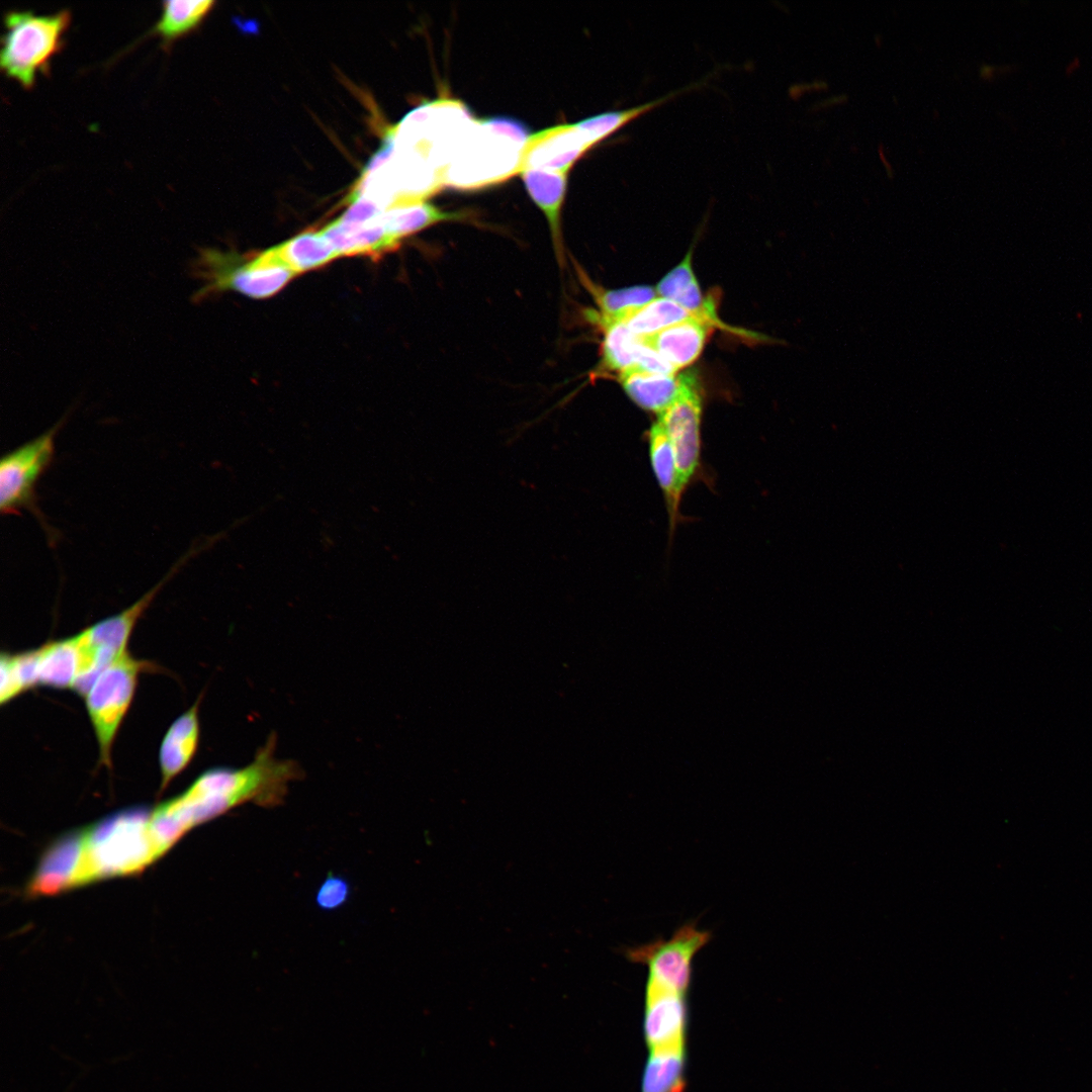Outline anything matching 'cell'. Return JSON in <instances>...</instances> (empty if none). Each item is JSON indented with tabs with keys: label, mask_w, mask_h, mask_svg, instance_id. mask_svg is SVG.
<instances>
[{
	"label": "cell",
	"mask_w": 1092,
	"mask_h": 1092,
	"mask_svg": "<svg viewBox=\"0 0 1092 1092\" xmlns=\"http://www.w3.org/2000/svg\"><path fill=\"white\" fill-rule=\"evenodd\" d=\"M274 737L242 768L215 767L201 774L180 796L160 810L184 834L192 827L251 802L273 807L283 801L288 785L298 779L299 766L275 756Z\"/></svg>",
	"instance_id": "obj_1"
},
{
	"label": "cell",
	"mask_w": 1092,
	"mask_h": 1092,
	"mask_svg": "<svg viewBox=\"0 0 1092 1092\" xmlns=\"http://www.w3.org/2000/svg\"><path fill=\"white\" fill-rule=\"evenodd\" d=\"M350 885L342 876L329 874L315 894L316 905L326 911L343 906L349 899Z\"/></svg>",
	"instance_id": "obj_27"
},
{
	"label": "cell",
	"mask_w": 1092,
	"mask_h": 1092,
	"mask_svg": "<svg viewBox=\"0 0 1092 1092\" xmlns=\"http://www.w3.org/2000/svg\"><path fill=\"white\" fill-rule=\"evenodd\" d=\"M655 289L660 297L676 302L709 327L715 326L744 337L752 336L751 333L727 326L718 317L713 298L705 297L694 273L692 251L661 278Z\"/></svg>",
	"instance_id": "obj_12"
},
{
	"label": "cell",
	"mask_w": 1092,
	"mask_h": 1092,
	"mask_svg": "<svg viewBox=\"0 0 1092 1092\" xmlns=\"http://www.w3.org/2000/svg\"><path fill=\"white\" fill-rule=\"evenodd\" d=\"M348 202L349 207L336 219L341 223H368L376 220L385 211L377 203L365 197H357Z\"/></svg>",
	"instance_id": "obj_28"
},
{
	"label": "cell",
	"mask_w": 1092,
	"mask_h": 1092,
	"mask_svg": "<svg viewBox=\"0 0 1092 1092\" xmlns=\"http://www.w3.org/2000/svg\"><path fill=\"white\" fill-rule=\"evenodd\" d=\"M70 23L68 10L52 15L11 10L4 15L0 66L10 78L29 89L36 71L47 73L49 61L62 47V34Z\"/></svg>",
	"instance_id": "obj_3"
},
{
	"label": "cell",
	"mask_w": 1092,
	"mask_h": 1092,
	"mask_svg": "<svg viewBox=\"0 0 1092 1092\" xmlns=\"http://www.w3.org/2000/svg\"><path fill=\"white\" fill-rule=\"evenodd\" d=\"M211 0H168L163 2L162 15L153 28L165 43L196 27L213 5Z\"/></svg>",
	"instance_id": "obj_25"
},
{
	"label": "cell",
	"mask_w": 1092,
	"mask_h": 1092,
	"mask_svg": "<svg viewBox=\"0 0 1092 1092\" xmlns=\"http://www.w3.org/2000/svg\"><path fill=\"white\" fill-rule=\"evenodd\" d=\"M686 1058V1046L650 1051L641 1092H684Z\"/></svg>",
	"instance_id": "obj_23"
},
{
	"label": "cell",
	"mask_w": 1092,
	"mask_h": 1092,
	"mask_svg": "<svg viewBox=\"0 0 1092 1092\" xmlns=\"http://www.w3.org/2000/svg\"><path fill=\"white\" fill-rule=\"evenodd\" d=\"M63 420L36 438L4 454L0 460V512L19 515L31 512L53 535L37 507L35 487L55 455V438Z\"/></svg>",
	"instance_id": "obj_7"
},
{
	"label": "cell",
	"mask_w": 1092,
	"mask_h": 1092,
	"mask_svg": "<svg viewBox=\"0 0 1092 1092\" xmlns=\"http://www.w3.org/2000/svg\"><path fill=\"white\" fill-rule=\"evenodd\" d=\"M469 213L463 210L445 211L424 201L397 205L386 209L377 220L396 241L443 221L464 220Z\"/></svg>",
	"instance_id": "obj_19"
},
{
	"label": "cell",
	"mask_w": 1092,
	"mask_h": 1092,
	"mask_svg": "<svg viewBox=\"0 0 1092 1092\" xmlns=\"http://www.w3.org/2000/svg\"><path fill=\"white\" fill-rule=\"evenodd\" d=\"M196 702L167 730L159 751L161 791L192 760L198 745L199 720Z\"/></svg>",
	"instance_id": "obj_14"
},
{
	"label": "cell",
	"mask_w": 1092,
	"mask_h": 1092,
	"mask_svg": "<svg viewBox=\"0 0 1092 1092\" xmlns=\"http://www.w3.org/2000/svg\"><path fill=\"white\" fill-rule=\"evenodd\" d=\"M690 318L696 317L676 302L656 297L627 313L620 321H623L635 335L647 337Z\"/></svg>",
	"instance_id": "obj_24"
},
{
	"label": "cell",
	"mask_w": 1092,
	"mask_h": 1092,
	"mask_svg": "<svg viewBox=\"0 0 1092 1092\" xmlns=\"http://www.w3.org/2000/svg\"><path fill=\"white\" fill-rule=\"evenodd\" d=\"M520 175L530 197L544 213L556 258L562 267L565 251L561 232V210L566 195L568 173L526 169Z\"/></svg>",
	"instance_id": "obj_13"
},
{
	"label": "cell",
	"mask_w": 1092,
	"mask_h": 1092,
	"mask_svg": "<svg viewBox=\"0 0 1092 1092\" xmlns=\"http://www.w3.org/2000/svg\"><path fill=\"white\" fill-rule=\"evenodd\" d=\"M530 135L508 117L476 120L444 171V185L477 189L520 173L522 149Z\"/></svg>",
	"instance_id": "obj_2"
},
{
	"label": "cell",
	"mask_w": 1092,
	"mask_h": 1092,
	"mask_svg": "<svg viewBox=\"0 0 1092 1092\" xmlns=\"http://www.w3.org/2000/svg\"><path fill=\"white\" fill-rule=\"evenodd\" d=\"M701 418L702 398L697 380L690 373L679 397L660 413L657 420L671 444L679 484L684 490L700 462Z\"/></svg>",
	"instance_id": "obj_9"
},
{
	"label": "cell",
	"mask_w": 1092,
	"mask_h": 1092,
	"mask_svg": "<svg viewBox=\"0 0 1092 1092\" xmlns=\"http://www.w3.org/2000/svg\"><path fill=\"white\" fill-rule=\"evenodd\" d=\"M195 553H185L168 573L132 605L118 614L107 617L76 634L80 655V675L74 691L82 697L97 675L127 650L130 634L141 616L158 593Z\"/></svg>",
	"instance_id": "obj_5"
},
{
	"label": "cell",
	"mask_w": 1092,
	"mask_h": 1092,
	"mask_svg": "<svg viewBox=\"0 0 1092 1092\" xmlns=\"http://www.w3.org/2000/svg\"><path fill=\"white\" fill-rule=\"evenodd\" d=\"M193 268L204 281V286L194 295L195 299L224 290L238 291L256 299L267 298L296 276L275 257L271 249L242 264L238 263L235 254L201 250Z\"/></svg>",
	"instance_id": "obj_4"
},
{
	"label": "cell",
	"mask_w": 1092,
	"mask_h": 1092,
	"mask_svg": "<svg viewBox=\"0 0 1092 1092\" xmlns=\"http://www.w3.org/2000/svg\"><path fill=\"white\" fill-rule=\"evenodd\" d=\"M321 234L339 257L363 255L379 258L396 250L400 244L389 236L377 219L363 224H346L335 219Z\"/></svg>",
	"instance_id": "obj_16"
},
{
	"label": "cell",
	"mask_w": 1092,
	"mask_h": 1092,
	"mask_svg": "<svg viewBox=\"0 0 1092 1092\" xmlns=\"http://www.w3.org/2000/svg\"><path fill=\"white\" fill-rule=\"evenodd\" d=\"M270 249L296 275L339 257L321 232H304Z\"/></svg>",
	"instance_id": "obj_22"
},
{
	"label": "cell",
	"mask_w": 1092,
	"mask_h": 1092,
	"mask_svg": "<svg viewBox=\"0 0 1092 1092\" xmlns=\"http://www.w3.org/2000/svg\"><path fill=\"white\" fill-rule=\"evenodd\" d=\"M590 149L575 123L539 130L528 138L522 149L520 173L526 169L568 173Z\"/></svg>",
	"instance_id": "obj_11"
},
{
	"label": "cell",
	"mask_w": 1092,
	"mask_h": 1092,
	"mask_svg": "<svg viewBox=\"0 0 1092 1092\" xmlns=\"http://www.w3.org/2000/svg\"><path fill=\"white\" fill-rule=\"evenodd\" d=\"M687 994L646 981L643 1029L650 1051L686 1046Z\"/></svg>",
	"instance_id": "obj_10"
},
{
	"label": "cell",
	"mask_w": 1092,
	"mask_h": 1092,
	"mask_svg": "<svg viewBox=\"0 0 1092 1092\" xmlns=\"http://www.w3.org/2000/svg\"><path fill=\"white\" fill-rule=\"evenodd\" d=\"M599 306L596 314L600 325L609 321L621 320L627 313L638 309L656 298V289L649 285H634L618 289L590 288Z\"/></svg>",
	"instance_id": "obj_26"
},
{
	"label": "cell",
	"mask_w": 1092,
	"mask_h": 1092,
	"mask_svg": "<svg viewBox=\"0 0 1092 1092\" xmlns=\"http://www.w3.org/2000/svg\"><path fill=\"white\" fill-rule=\"evenodd\" d=\"M689 375L690 373H654L633 368L620 374V381L627 395L637 405L659 415L679 397Z\"/></svg>",
	"instance_id": "obj_17"
},
{
	"label": "cell",
	"mask_w": 1092,
	"mask_h": 1092,
	"mask_svg": "<svg viewBox=\"0 0 1092 1092\" xmlns=\"http://www.w3.org/2000/svg\"><path fill=\"white\" fill-rule=\"evenodd\" d=\"M708 328L705 323L690 318L641 338L678 370L699 358L704 349Z\"/></svg>",
	"instance_id": "obj_18"
},
{
	"label": "cell",
	"mask_w": 1092,
	"mask_h": 1092,
	"mask_svg": "<svg viewBox=\"0 0 1092 1092\" xmlns=\"http://www.w3.org/2000/svg\"><path fill=\"white\" fill-rule=\"evenodd\" d=\"M149 666L150 663L126 650L97 675L83 696L98 744L99 761L108 768L114 739L132 701L139 675Z\"/></svg>",
	"instance_id": "obj_6"
},
{
	"label": "cell",
	"mask_w": 1092,
	"mask_h": 1092,
	"mask_svg": "<svg viewBox=\"0 0 1092 1092\" xmlns=\"http://www.w3.org/2000/svg\"><path fill=\"white\" fill-rule=\"evenodd\" d=\"M601 326L604 329L602 367L607 371L619 372V375L638 368L647 349L643 339L620 320Z\"/></svg>",
	"instance_id": "obj_21"
},
{
	"label": "cell",
	"mask_w": 1092,
	"mask_h": 1092,
	"mask_svg": "<svg viewBox=\"0 0 1092 1092\" xmlns=\"http://www.w3.org/2000/svg\"><path fill=\"white\" fill-rule=\"evenodd\" d=\"M34 685L74 690L80 674L76 636L49 641L32 649Z\"/></svg>",
	"instance_id": "obj_15"
},
{
	"label": "cell",
	"mask_w": 1092,
	"mask_h": 1092,
	"mask_svg": "<svg viewBox=\"0 0 1092 1092\" xmlns=\"http://www.w3.org/2000/svg\"><path fill=\"white\" fill-rule=\"evenodd\" d=\"M648 443L651 465L664 494L670 525L674 527L684 489L679 484L671 444L664 429L658 422L654 423L650 428Z\"/></svg>",
	"instance_id": "obj_20"
},
{
	"label": "cell",
	"mask_w": 1092,
	"mask_h": 1092,
	"mask_svg": "<svg viewBox=\"0 0 1092 1092\" xmlns=\"http://www.w3.org/2000/svg\"><path fill=\"white\" fill-rule=\"evenodd\" d=\"M711 937L710 931L700 929L696 922L690 921L677 928L670 938L628 947L624 956L631 963L647 967L648 982L687 994L692 982L694 959Z\"/></svg>",
	"instance_id": "obj_8"
}]
</instances>
